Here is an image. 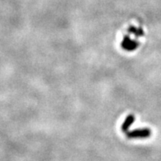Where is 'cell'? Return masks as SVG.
Returning a JSON list of instances; mask_svg holds the SVG:
<instances>
[{
  "label": "cell",
  "instance_id": "6da1fadb",
  "mask_svg": "<svg viewBox=\"0 0 161 161\" xmlns=\"http://www.w3.org/2000/svg\"><path fill=\"white\" fill-rule=\"evenodd\" d=\"M150 131L149 129H137L133 132L128 133V137L129 138H146L150 137Z\"/></svg>",
  "mask_w": 161,
  "mask_h": 161
},
{
  "label": "cell",
  "instance_id": "7a4b0ae2",
  "mask_svg": "<svg viewBox=\"0 0 161 161\" xmlns=\"http://www.w3.org/2000/svg\"><path fill=\"white\" fill-rule=\"evenodd\" d=\"M134 119H135L134 116H132V115H129V116L126 119L125 122H124L123 126H122V130H123V132H126L127 131H128L129 127H130V126L132 124V123H133Z\"/></svg>",
  "mask_w": 161,
  "mask_h": 161
},
{
  "label": "cell",
  "instance_id": "3957f363",
  "mask_svg": "<svg viewBox=\"0 0 161 161\" xmlns=\"http://www.w3.org/2000/svg\"><path fill=\"white\" fill-rule=\"evenodd\" d=\"M123 46H124V48H125V49H132L136 48L137 45H136V43L129 41L128 39H125V40L123 42Z\"/></svg>",
  "mask_w": 161,
  "mask_h": 161
}]
</instances>
